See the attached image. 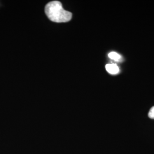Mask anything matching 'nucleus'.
Returning a JSON list of instances; mask_svg holds the SVG:
<instances>
[{
  "label": "nucleus",
  "instance_id": "nucleus-1",
  "mask_svg": "<svg viewBox=\"0 0 154 154\" xmlns=\"http://www.w3.org/2000/svg\"><path fill=\"white\" fill-rule=\"evenodd\" d=\"M45 11L48 17L53 22H66L72 19V13L65 11L60 1H54L48 3Z\"/></svg>",
  "mask_w": 154,
  "mask_h": 154
},
{
  "label": "nucleus",
  "instance_id": "nucleus-2",
  "mask_svg": "<svg viewBox=\"0 0 154 154\" xmlns=\"http://www.w3.org/2000/svg\"><path fill=\"white\" fill-rule=\"evenodd\" d=\"M106 69L111 74H116L119 72V69L116 64H107L106 65Z\"/></svg>",
  "mask_w": 154,
  "mask_h": 154
},
{
  "label": "nucleus",
  "instance_id": "nucleus-3",
  "mask_svg": "<svg viewBox=\"0 0 154 154\" xmlns=\"http://www.w3.org/2000/svg\"><path fill=\"white\" fill-rule=\"evenodd\" d=\"M109 57L112 60L118 61L121 59V56L116 52H111L109 54Z\"/></svg>",
  "mask_w": 154,
  "mask_h": 154
},
{
  "label": "nucleus",
  "instance_id": "nucleus-4",
  "mask_svg": "<svg viewBox=\"0 0 154 154\" xmlns=\"http://www.w3.org/2000/svg\"><path fill=\"white\" fill-rule=\"evenodd\" d=\"M149 117L151 119H154V106L149 111Z\"/></svg>",
  "mask_w": 154,
  "mask_h": 154
}]
</instances>
